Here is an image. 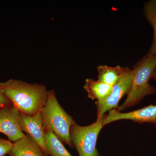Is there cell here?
<instances>
[{"mask_svg": "<svg viewBox=\"0 0 156 156\" xmlns=\"http://www.w3.org/2000/svg\"><path fill=\"white\" fill-rule=\"evenodd\" d=\"M0 88L21 113L28 115L33 116L41 111L48 98V91L41 84L10 79L0 83Z\"/></svg>", "mask_w": 156, "mask_h": 156, "instance_id": "6da1fadb", "label": "cell"}, {"mask_svg": "<svg viewBox=\"0 0 156 156\" xmlns=\"http://www.w3.org/2000/svg\"><path fill=\"white\" fill-rule=\"evenodd\" d=\"M156 66V56L146 55L134 66L132 69V82L126 100L116 109L119 112L136 105L147 95L156 93V89L149 83L153 77Z\"/></svg>", "mask_w": 156, "mask_h": 156, "instance_id": "7a4b0ae2", "label": "cell"}, {"mask_svg": "<svg viewBox=\"0 0 156 156\" xmlns=\"http://www.w3.org/2000/svg\"><path fill=\"white\" fill-rule=\"evenodd\" d=\"M41 112L45 131H52L62 143L74 148L70 129L76 122L58 103L53 89L48 91L46 104Z\"/></svg>", "mask_w": 156, "mask_h": 156, "instance_id": "3957f363", "label": "cell"}, {"mask_svg": "<svg viewBox=\"0 0 156 156\" xmlns=\"http://www.w3.org/2000/svg\"><path fill=\"white\" fill-rule=\"evenodd\" d=\"M106 115L89 126L75 122L70 129V137L79 156H100L96 148L98 137L104 125Z\"/></svg>", "mask_w": 156, "mask_h": 156, "instance_id": "277c9868", "label": "cell"}, {"mask_svg": "<svg viewBox=\"0 0 156 156\" xmlns=\"http://www.w3.org/2000/svg\"><path fill=\"white\" fill-rule=\"evenodd\" d=\"M132 78V70L127 67L116 83L113 86L112 91L109 96L102 101H95L97 119L102 118L107 112L118 108L120 100L124 95L128 94L130 90Z\"/></svg>", "mask_w": 156, "mask_h": 156, "instance_id": "5b68a950", "label": "cell"}, {"mask_svg": "<svg viewBox=\"0 0 156 156\" xmlns=\"http://www.w3.org/2000/svg\"><path fill=\"white\" fill-rule=\"evenodd\" d=\"M21 113L13 104L0 109V132L14 142L26 136L20 125Z\"/></svg>", "mask_w": 156, "mask_h": 156, "instance_id": "8992f818", "label": "cell"}, {"mask_svg": "<svg viewBox=\"0 0 156 156\" xmlns=\"http://www.w3.org/2000/svg\"><path fill=\"white\" fill-rule=\"evenodd\" d=\"M122 120H131L135 122L156 124V105H150L133 111L123 113L113 109L108 112L104 120V125Z\"/></svg>", "mask_w": 156, "mask_h": 156, "instance_id": "52a82bcc", "label": "cell"}, {"mask_svg": "<svg viewBox=\"0 0 156 156\" xmlns=\"http://www.w3.org/2000/svg\"><path fill=\"white\" fill-rule=\"evenodd\" d=\"M20 125L23 132H25L34 140L44 151L45 155L49 156L45 141V132L41 112L33 116L21 113Z\"/></svg>", "mask_w": 156, "mask_h": 156, "instance_id": "ba28073f", "label": "cell"}, {"mask_svg": "<svg viewBox=\"0 0 156 156\" xmlns=\"http://www.w3.org/2000/svg\"><path fill=\"white\" fill-rule=\"evenodd\" d=\"M10 156H46L44 151L28 134L13 143Z\"/></svg>", "mask_w": 156, "mask_h": 156, "instance_id": "9c48e42d", "label": "cell"}, {"mask_svg": "<svg viewBox=\"0 0 156 156\" xmlns=\"http://www.w3.org/2000/svg\"><path fill=\"white\" fill-rule=\"evenodd\" d=\"M112 87L92 79H87L83 86L84 89L88 94V97L96 101H102L109 96L112 91Z\"/></svg>", "mask_w": 156, "mask_h": 156, "instance_id": "30bf717a", "label": "cell"}, {"mask_svg": "<svg viewBox=\"0 0 156 156\" xmlns=\"http://www.w3.org/2000/svg\"><path fill=\"white\" fill-rule=\"evenodd\" d=\"M127 67H122L120 66L111 67L106 65H100L97 67L98 78L100 82L109 86H114L126 70Z\"/></svg>", "mask_w": 156, "mask_h": 156, "instance_id": "8fae6325", "label": "cell"}, {"mask_svg": "<svg viewBox=\"0 0 156 156\" xmlns=\"http://www.w3.org/2000/svg\"><path fill=\"white\" fill-rule=\"evenodd\" d=\"M45 141L49 155L73 156L65 147L63 144L53 132L45 131Z\"/></svg>", "mask_w": 156, "mask_h": 156, "instance_id": "7c38bea8", "label": "cell"}, {"mask_svg": "<svg viewBox=\"0 0 156 156\" xmlns=\"http://www.w3.org/2000/svg\"><path fill=\"white\" fill-rule=\"evenodd\" d=\"M144 14L145 17L154 31L153 41L149 54H154L156 50V0H151L144 4Z\"/></svg>", "mask_w": 156, "mask_h": 156, "instance_id": "4fadbf2b", "label": "cell"}, {"mask_svg": "<svg viewBox=\"0 0 156 156\" xmlns=\"http://www.w3.org/2000/svg\"><path fill=\"white\" fill-rule=\"evenodd\" d=\"M13 143L9 140L0 137V156H5L9 154Z\"/></svg>", "mask_w": 156, "mask_h": 156, "instance_id": "5bb4252c", "label": "cell"}, {"mask_svg": "<svg viewBox=\"0 0 156 156\" xmlns=\"http://www.w3.org/2000/svg\"><path fill=\"white\" fill-rule=\"evenodd\" d=\"M11 103V101L6 97L0 88V109Z\"/></svg>", "mask_w": 156, "mask_h": 156, "instance_id": "9a60e30c", "label": "cell"}, {"mask_svg": "<svg viewBox=\"0 0 156 156\" xmlns=\"http://www.w3.org/2000/svg\"><path fill=\"white\" fill-rule=\"evenodd\" d=\"M155 80H156V66L155 67V69L154 72L153 77Z\"/></svg>", "mask_w": 156, "mask_h": 156, "instance_id": "2e32d148", "label": "cell"}, {"mask_svg": "<svg viewBox=\"0 0 156 156\" xmlns=\"http://www.w3.org/2000/svg\"><path fill=\"white\" fill-rule=\"evenodd\" d=\"M154 55H155V56H156V50L154 54Z\"/></svg>", "mask_w": 156, "mask_h": 156, "instance_id": "e0dca14e", "label": "cell"}, {"mask_svg": "<svg viewBox=\"0 0 156 156\" xmlns=\"http://www.w3.org/2000/svg\"><path fill=\"white\" fill-rule=\"evenodd\" d=\"M155 105H156V102H155Z\"/></svg>", "mask_w": 156, "mask_h": 156, "instance_id": "ac0fdd59", "label": "cell"}, {"mask_svg": "<svg viewBox=\"0 0 156 156\" xmlns=\"http://www.w3.org/2000/svg\"></svg>", "mask_w": 156, "mask_h": 156, "instance_id": "d6986e66", "label": "cell"}]
</instances>
